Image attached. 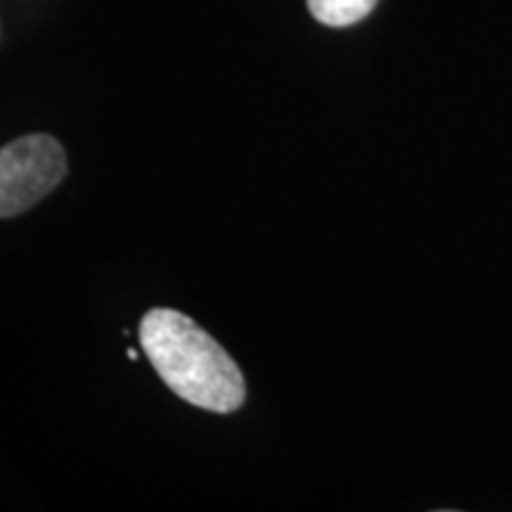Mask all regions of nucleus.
I'll return each mask as SVG.
<instances>
[{"label": "nucleus", "mask_w": 512, "mask_h": 512, "mask_svg": "<svg viewBox=\"0 0 512 512\" xmlns=\"http://www.w3.org/2000/svg\"><path fill=\"white\" fill-rule=\"evenodd\" d=\"M140 347L166 387L192 406L233 413L245 403V377L238 363L185 313L147 311L140 320Z\"/></svg>", "instance_id": "obj_1"}, {"label": "nucleus", "mask_w": 512, "mask_h": 512, "mask_svg": "<svg viewBox=\"0 0 512 512\" xmlns=\"http://www.w3.org/2000/svg\"><path fill=\"white\" fill-rule=\"evenodd\" d=\"M67 176V155L55 138L24 136L0 150V219L22 214Z\"/></svg>", "instance_id": "obj_2"}, {"label": "nucleus", "mask_w": 512, "mask_h": 512, "mask_svg": "<svg viewBox=\"0 0 512 512\" xmlns=\"http://www.w3.org/2000/svg\"><path fill=\"white\" fill-rule=\"evenodd\" d=\"M306 3H309L311 15L320 24L332 29H342L368 17L377 5V0H306Z\"/></svg>", "instance_id": "obj_3"}, {"label": "nucleus", "mask_w": 512, "mask_h": 512, "mask_svg": "<svg viewBox=\"0 0 512 512\" xmlns=\"http://www.w3.org/2000/svg\"><path fill=\"white\" fill-rule=\"evenodd\" d=\"M128 358H131V361H136L138 354H136V351H133V349H128Z\"/></svg>", "instance_id": "obj_4"}]
</instances>
